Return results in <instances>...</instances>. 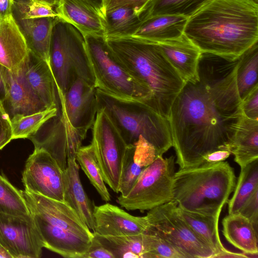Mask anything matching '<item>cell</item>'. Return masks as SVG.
<instances>
[{"label":"cell","instance_id":"obj_50","mask_svg":"<svg viewBox=\"0 0 258 258\" xmlns=\"http://www.w3.org/2000/svg\"><path fill=\"white\" fill-rule=\"evenodd\" d=\"M48 4L54 8L55 7L58 0H35Z\"/></svg>","mask_w":258,"mask_h":258},{"label":"cell","instance_id":"obj_32","mask_svg":"<svg viewBox=\"0 0 258 258\" xmlns=\"http://www.w3.org/2000/svg\"><path fill=\"white\" fill-rule=\"evenodd\" d=\"M58 107L52 106L28 114L11 117L13 140L31 138L46 122L57 115Z\"/></svg>","mask_w":258,"mask_h":258},{"label":"cell","instance_id":"obj_39","mask_svg":"<svg viewBox=\"0 0 258 258\" xmlns=\"http://www.w3.org/2000/svg\"><path fill=\"white\" fill-rule=\"evenodd\" d=\"M134 145V160L144 168L151 164L158 156L154 147L142 137Z\"/></svg>","mask_w":258,"mask_h":258},{"label":"cell","instance_id":"obj_25","mask_svg":"<svg viewBox=\"0 0 258 258\" xmlns=\"http://www.w3.org/2000/svg\"><path fill=\"white\" fill-rule=\"evenodd\" d=\"M188 19L179 15L150 16L142 21L132 36L156 43L175 39L183 34Z\"/></svg>","mask_w":258,"mask_h":258},{"label":"cell","instance_id":"obj_13","mask_svg":"<svg viewBox=\"0 0 258 258\" xmlns=\"http://www.w3.org/2000/svg\"><path fill=\"white\" fill-rule=\"evenodd\" d=\"M33 218L83 236L93 238V232L66 202L20 190Z\"/></svg>","mask_w":258,"mask_h":258},{"label":"cell","instance_id":"obj_9","mask_svg":"<svg viewBox=\"0 0 258 258\" xmlns=\"http://www.w3.org/2000/svg\"><path fill=\"white\" fill-rule=\"evenodd\" d=\"M147 230L159 236L185 258H214L213 250L190 227L173 201L149 210Z\"/></svg>","mask_w":258,"mask_h":258},{"label":"cell","instance_id":"obj_2","mask_svg":"<svg viewBox=\"0 0 258 258\" xmlns=\"http://www.w3.org/2000/svg\"><path fill=\"white\" fill-rule=\"evenodd\" d=\"M183 34L202 53L236 59L258 42V4L209 0L188 18Z\"/></svg>","mask_w":258,"mask_h":258},{"label":"cell","instance_id":"obj_27","mask_svg":"<svg viewBox=\"0 0 258 258\" xmlns=\"http://www.w3.org/2000/svg\"><path fill=\"white\" fill-rule=\"evenodd\" d=\"M178 210L192 230L213 250L214 258L220 257L228 251L222 244L219 235L218 224L220 214L209 215L179 208Z\"/></svg>","mask_w":258,"mask_h":258},{"label":"cell","instance_id":"obj_18","mask_svg":"<svg viewBox=\"0 0 258 258\" xmlns=\"http://www.w3.org/2000/svg\"><path fill=\"white\" fill-rule=\"evenodd\" d=\"M55 10L58 17L72 24L84 36H104L101 12L88 0H58Z\"/></svg>","mask_w":258,"mask_h":258},{"label":"cell","instance_id":"obj_46","mask_svg":"<svg viewBox=\"0 0 258 258\" xmlns=\"http://www.w3.org/2000/svg\"><path fill=\"white\" fill-rule=\"evenodd\" d=\"M13 0H0V21L13 17Z\"/></svg>","mask_w":258,"mask_h":258},{"label":"cell","instance_id":"obj_10","mask_svg":"<svg viewBox=\"0 0 258 258\" xmlns=\"http://www.w3.org/2000/svg\"><path fill=\"white\" fill-rule=\"evenodd\" d=\"M92 144L105 183L118 193L121 164L127 145L106 113L98 109L92 127Z\"/></svg>","mask_w":258,"mask_h":258},{"label":"cell","instance_id":"obj_41","mask_svg":"<svg viewBox=\"0 0 258 258\" xmlns=\"http://www.w3.org/2000/svg\"><path fill=\"white\" fill-rule=\"evenodd\" d=\"M241 109L246 117L258 120V85L241 100Z\"/></svg>","mask_w":258,"mask_h":258},{"label":"cell","instance_id":"obj_49","mask_svg":"<svg viewBox=\"0 0 258 258\" xmlns=\"http://www.w3.org/2000/svg\"><path fill=\"white\" fill-rule=\"evenodd\" d=\"M93 5L97 7L101 12L103 0H88Z\"/></svg>","mask_w":258,"mask_h":258},{"label":"cell","instance_id":"obj_40","mask_svg":"<svg viewBox=\"0 0 258 258\" xmlns=\"http://www.w3.org/2000/svg\"><path fill=\"white\" fill-rule=\"evenodd\" d=\"M150 0H103L101 15L119 8H128L135 10L138 15L139 12Z\"/></svg>","mask_w":258,"mask_h":258},{"label":"cell","instance_id":"obj_42","mask_svg":"<svg viewBox=\"0 0 258 258\" xmlns=\"http://www.w3.org/2000/svg\"><path fill=\"white\" fill-rule=\"evenodd\" d=\"M13 140L11 117L0 100V150Z\"/></svg>","mask_w":258,"mask_h":258},{"label":"cell","instance_id":"obj_28","mask_svg":"<svg viewBox=\"0 0 258 258\" xmlns=\"http://www.w3.org/2000/svg\"><path fill=\"white\" fill-rule=\"evenodd\" d=\"M105 38L132 36L142 20L136 11L128 8H119L102 15Z\"/></svg>","mask_w":258,"mask_h":258},{"label":"cell","instance_id":"obj_36","mask_svg":"<svg viewBox=\"0 0 258 258\" xmlns=\"http://www.w3.org/2000/svg\"><path fill=\"white\" fill-rule=\"evenodd\" d=\"M143 243L142 258H185L169 243L147 230L143 235Z\"/></svg>","mask_w":258,"mask_h":258},{"label":"cell","instance_id":"obj_5","mask_svg":"<svg viewBox=\"0 0 258 258\" xmlns=\"http://www.w3.org/2000/svg\"><path fill=\"white\" fill-rule=\"evenodd\" d=\"M98 109L110 119L127 145L142 137L162 156L172 147L168 119L143 102L117 97L96 88Z\"/></svg>","mask_w":258,"mask_h":258},{"label":"cell","instance_id":"obj_48","mask_svg":"<svg viewBox=\"0 0 258 258\" xmlns=\"http://www.w3.org/2000/svg\"><path fill=\"white\" fill-rule=\"evenodd\" d=\"M12 258L9 253L0 244V258Z\"/></svg>","mask_w":258,"mask_h":258},{"label":"cell","instance_id":"obj_33","mask_svg":"<svg viewBox=\"0 0 258 258\" xmlns=\"http://www.w3.org/2000/svg\"><path fill=\"white\" fill-rule=\"evenodd\" d=\"M93 234L114 258H142L143 233L123 236L100 235L94 232Z\"/></svg>","mask_w":258,"mask_h":258},{"label":"cell","instance_id":"obj_26","mask_svg":"<svg viewBox=\"0 0 258 258\" xmlns=\"http://www.w3.org/2000/svg\"><path fill=\"white\" fill-rule=\"evenodd\" d=\"M26 79L33 91L46 107H58V98L50 67L30 53L25 69Z\"/></svg>","mask_w":258,"mask_h":258},{"label":"cell","instance_id":"obj_3","mask_svg":"<svg viewBox=\"0 0 258 258\" xmlns=\"http://www.w3.org/2000/svg\"><path fill=\"white\" fill-rule=\"evenodd\" d=\"M105 39L128 71L150 91V107L168 119L171 106L185 82L158 43L133 36Z\"/></svg>","mask_w":258,"mask_h":258},{"label":"cell","instance_id":"obj_19","mask_svg":"<svg viewBox=\"0 0 258 258\" xmlns=\"http://www.w3.org/2000/svg\"><path fill=\"white\" fill-rule=\"evenodd\" d=\"M29 58L25 39L13 17L0 21V65L16 72L26 65Z\"/></svg>","mask_w":258,"mask_h":258},{"label":"cell","instance_id":"obj_1","mask_svg":"<svg viewBox=\"0 0 258 258\" xmlns=\"http://www.w3.org/2000/svg\"><path fill=\"white\" fill-rule=\"evenodd\" d=\"M238 61L202 53L198 78L186 82L174 100L168 120L180 168L199 165L208 154L226 150L242 114Z\"/></svg>","mask_w":258,"mask_h":258},{"label":"cell","instance_id":"obj_6","mask_svg":"<svg viewBox=\"0 0 258 258\" xmlns=\"http://www.w3.org/2000/svg\"><path fill=\"white\" fill-rule=\"evenodd\" d=\"M49 59L57 91L64 94L78 79L95 87L85 36L72 24L58 17L52 30Z\"/></svg>","mask_w":258,"mask_h":258},{"label":"cell","instance_id":"obj_31","mask_svg":"<svg viewBox=\"0 0 258 258\" xmlns=\"http://www.w3.org/2000/svg\"><path fill=\"white\" fill-rule=\"evenodd\" d=\"M258 188V159L241 171L231 198L228 200V214L239 212L246 200Z\"/></svg>","mask_w":258,"mask_h":258},{"label":"cell","instance_id":"obj_35","mask_svg":"<svg viewBox=\"0 0 258 258\" xmlns=\"http://www.w3.org/2000/svg\"><path fill=\"white\" fill-rule=\"evenodd\" d=\"M0 212L14 216L30 214L20 190L15 187L0 174Z\"/></svg>","mask_w":258,"mask_h":258},{"label":"cell","instance_id":"obj_29","mask_svg":"<svg viewBox=\"0 0 258 258\" xmlns=\"http://www.w3.org/2000/svg\"><path fill=\"white\" fill-rule=\"evenodd\" d=\"M209 0H150L139 12L143 21L155 15H171L189 18Z\"/></svg>","mask_w":258,"mask_h":258},{"label":"cell","instance_id":"obj_51","mask_svg":"<svg viewBox=\"0 0 258 258\" xmlns=\"http://www.w3.org/2000/svg\"><path fill=\"white\" fill-rule=\"evenodd\" d=\"M254 2H255V3H257L258 4V0H252Z\"/></svg>","mask_w":258,"mask_h":258},{"label":"cell","instance_id":"obj_43","mask_svg":"<svg viewBox=\"0 0 258 258\" xmlns=\"http://www.w3.org/2000/svg\"><path fill=\"white\" fill-rule=\"evenodd\" d=\"M238 213L247 218L256 229L258 227V188L246 200Z\"/></svg>","mask_w":258,"mask_h":258},{"label":"cell","instance_id":"obj_7","mask_svg":"<svg viewBox=\"0 0 258 258\" xmlns=\"http://www.w3.org/2000/svg\"><path fill=\"white\" fill-rule=\"evenodd\" d=\"M85 38L95 87L117 97L141 101L150 107V91L128 71L104 36L86 35Z\"/></svg>","mask_w":258,"mask_h":258},{"label":"cell","instance_id":"obj_11","mask_svg":"<svg viewBox=\"0 0 258 258\" xmlns=\"http://www.w3.org/2000/svg\"><path fill=\"white\" fill-rule=\"evenodd\" d=\"M22 180L30 192L64 202L63 170L43 148L35 146L26 160Z\"/></svg>","mask_w":258,"mask_h":258},{"label":"cell","instance_id":"obj_21","mask_svg":"<svg viewBox=\"0 0 258 258\" xmlns=\"http://www.w3.org/2000/svg\"><path fill=\"white\" fill-rule=\"evenodd\" d=\"M64 198L90 229L94 231L95 222L93 203L86 193L79 174V166L76 159H68L63 170Z\"/></svg>","mask_w":258,"mask_h":258},{"label":"cell","instance_id":"obj_20","mask_svg":"<svg viewBox=\"0 0 258 258\" xmlns=\"http://www.w3.org/2000/svg\"><path fill=\"white\" fill-rule=\"evenodd\" d=\"M163 54L186 82L198 78L200 49L184 34L175 39L158 43Z\"/></svg>","mask_w":258,"mask_h":258},{"label":"cell","instance_id":"obj_23","mask_svg":"<svg viewBox=\"0 0 258 258\" xmlns=\"http://www.w3.org/2000/svg\"><path fill=\"white\" fill-rule=\"evenodd\" d=\"M226 150L234 155L240 169L258 159V120L242 114Z\"/></svg>","mask_w":258,"mask_h":258},{"label":"cell","instance_id":"obj_44","mask_svg":"<svg viewBox=\"0 0 258 258\" xmlns=\"http://www.w3.org/2000/svg\"><path fill=\"white\" fill-rule=\"evenodd\" d=\"M82 258H114L113 254L94 236Z\"/></svg>","mask_w":258,"mask_h":258},{"label":"cell","instance_id":"obj_16","mask_svg":"<svg viewBox=\"0 0 258 258\" xmlns=\"http://www.w3.org/2000/svg\"><path fill=\"white\" fill-rule=\"evenodd\" d=\"M94 232L100 235L123 236L144 233L148 227L146 216H135L106 203L94 206Z\"/></svg>","mask_w":258,"mask_h":258},{"label":"cell","instance_id":"obj_4","mask_svg":"<svg viewBox=\"0 0 258 258\" xmlns=\"http://www.w3.org/2000/svg\"><path fill=\"white\" fill-rule=\"evenodd\" d=\"M236 182L233 168L224 161L179 168L173 177V201L183 210L220 214Z\"/></svg>","mask_w":258,"mask_h":258},{"label":"cell","instance_id":"obj_47","mask_svg":"<svg viewBox=\"0 0 258 258\" xmlns=\"http://www.w3.org/2000/svg\"><path fill=\"white\" fill-rule=\"evenodd\" d=\"M6 97V90L3 78L0 74V100L3 102Z\"/></svg>","mask_w":258,"mask_h":258},{"label":"cell","instance_id":"obj_12","mask_svg":"<svg viewBox=\"0 0 258 258\" xmlns=\"http://www.w3.org/2000/svg\"><path fill=\"white\" fill-rule=\"evenodd\" d=\"M0 244L12 258H39L44 247L31 214L19 216L0 212Z\"/></svg>","mask_w":258,"mask_h":258},{"label":"cell","instance_id":"obj_22","mask_svg":"<svg viewBox=\"0 0 258 258\" xmlns=\"http://www.w3.org/2000/svg\"><path fill=\"white\" fill-rule=\"evenodd\" d=\"M56 17L15 19L25 39L30 54L44 61L50 67L51 33Z\"/></svg>","mask_w":258,"mask_h":258},{"label":"cell","instance_id":"obj_30","mask_svg":"<svg viewBox=\"0 0 258 258\" xmlns=\"http://www.w3.org/2000/svg\"><path fill=\"white\" fill-rule=\"evenodd\" d=\"M258 42L253 44L239 57L236 81L239 95L242 100L257 83Z\"/></svg>","mask_w":258,"mask_h":258},{"label":"cell","instance_id":"obj_34","mask_svg":"<svg viewBox=\"0 0 258 258\" xmlns=\"http://www.w3.org/2000/svg\"><path fill=\"white\" fill-rule=\"evenodd\" d=\"M76 160L101 199L106 202L110 201V195L105 185L92 144L82 146L77 153Z\"/></svg>","mask_w":258,"mask_h":258},{"label":"cell","instance_id":"obj_38","mask_svg":"<svg viewBox=\"0 0 258 258\" xmlns=\"http://www.w3.org/2000/svg\"><path fill=\"white\" fill-rule=\"evenodd\" d=\"M135 145H127L122 160L118 193L125 196L130 191L144 168L138 164L134 158Z\"/></svg>","mask_w":258,"mask_h":258},{"label":"cell","instance_id":"obj_14","mask_svg":"<svg viewBox=\"0 0 258 258\" xmlns=\"http://www.w3.org/2000/svg\"><path fill=\"white\" fill-rule=\"evenodd\" d=\"M58 107L76 130L87 135L97 112L96 88L82 79L76 80L64 94L57 91Z\"/></svg>","mask_w":258,"mask_h":258},{"label":"cell","instance_id":"obj_37","mask_svg":"<svg viewBox=\"0 0 258 258\" xmlns=\"http://www.w3.org/2000/svg\"><path fill=\"white\" fill-rule=\"evenodd\" d=\"M14 19L58 17L55 8L48 4L35 0H13Z\"/></svg>","mask_w":258,"mask_h":258},{"label":"cell","instance_id":"obj_15","mask_svg":"<svg viewBox=\"0 0 258 258\" xmlns=\"http://www.w3.org/2000/svg\"><path fill=\"white\" fill-rule=\"evenodd\" d=\"M26 66L12 72L0 65V74L6 90L4 107L12 117L16 114H28L46 107L29 85L25 76Z\"/></svg>","mask_w":258,"mask_h":258},{"label":"cell","instance_id":"obj_45","mask_svg":"<svg viewBox=\"0 0 258 258\" xmlns=\"http://www.w3.org/2000/svg\"><path fill=\"white\" fill-rule=\"evenodd\" d=\"M231 153L226 150H218L208 154L204 157L203 162L216 163L225 161Z\"/></svg>","mask_w":258,"mask_h":258},{"label":"cell","instance_id":"obj_8","mask_svg":"<svg viewBox=\"0 0 258 258\" xmlns=\"http://www.w3.org/2000/svg\"><path fill=\"white\" fill-rule=\"evenodd\" d=\"M175 164L173 156H158L142 171L128 193L117 198L118 203L127 210L144 212L173 201Z\"/></svg>","mask_w":258,"mask_h":258},{"label":"cell","instance_id":"obj_17","mask_svg":"<svg viewBox=\"0 0 258 258\" xmlns=\"http://www.w3.org/2000/svg\"><path fill=\"white\" fill-rule=\"evenodd\" d=\"M33 219L44 247L66 258H82L89 249L92 238L52 226L38 218Z\"/></svg>","mask_w":258,"mask_h":258},{"label":"cell","instance_id":"obj_24","mask_svg":"<svg viewBox=\"0 0 258 258\" xmlns=\"http://www.w3.org/2000/svg\"><path fill=\"white\" fill-rule=\"evenodd\" d=\"M222 233L226 240L250 257H257V230L247 218L237 212L222 220Z\"/></svg>","mask_w":258,"mask_h":258}]
</instances>
